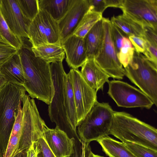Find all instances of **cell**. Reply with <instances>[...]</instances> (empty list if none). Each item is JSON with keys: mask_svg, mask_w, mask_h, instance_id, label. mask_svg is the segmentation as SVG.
<instances>
[{"mask_svg": "<svg viewBox=\"0 0 157 157\" xmlns=\"http://www.w3.org/2000/svg\"><path fill=\"white\" fill-rule=\"evenodd\" d=\"M22 45L17 53L25 75L23 86L29 97L48 105L54 95L50 64L36 57L29 39L21 38Z\"/></svg>", "mask_w": 157, "mask_h": 157, "instance_id": "obj_1", "label": "cell"}, {"mask_svg": "<svg viewBox=\"0 0 157 157\" xmlns=\"http://www.w3.org/2000/svg\"><path fill=\"white\" fill-rule=\"evenodd\" d=\"M109 135L157 151V129L126 112L114 111Z\"/></svg>", "mask_w": 157, "mask_h": 157, "instance_id": "obj_2", "label": "cell"}, {"mask_svg": "<svg viewBox=\"0 0 157 157\" xmlns=\"http://www.w3.org/2000/svg\"><path fill=\"white\" fill-rule=\"evenodd\" d=\"M22 86L6 82L0 89V157H4L22 99Z\"/></svg>", "mask_w": 157, "mask_h": 157, "instance_id": "obj_3", "label": "cell"}, {"mask_svg": "<svg viewBox=\"0 0 157 157\" xmlns=\"http://www.w3.org/2000/svg\"><path fill=\"white\" fill-rule=\"evenodd\" d=\"M114 111L108 103H95L78 125L77 132L80 140L89 144L109 135Z\"/></svg>", "mask_w": 157, "mask_h": 157, "instance_id": "obj_4", "label": "cell"}, {"mask_svg": "<svg viewBox=\"0 0 157 157\" xmlns=\"http://www.w3.org/2000/svg\"><path fill=\"white\" fill-rule=\"evenodd\" d=\"M63 61L51 63L50 68L55 90L54 95L48 105V115L52 122L66 132L69 136H75L80 142L77 133L73 130L68 118L66 110L64 92V78L66 74Z\"/></svg>", "mask_w": 157, "mask_h": 157, "instance_id": "obj_5", "label": "cell"}, {"mask_svg": "<svg viewBox=\"0 0 157 157\" xmlns=\"http://www.w3.org/2000/svg\"><path fill=\"white\" fill-rule=\"evenodd\" d=\"M124 75L157 106V66L135 51L132 61L124 68Z\"/></svg>", "mask_w": 157, "mask_h": 157, "instance_id": "obj_6", "label": "cell"}, {"mask_svg": "<svg viewBox=\"0 0 157 157\" xmlns=\"http://www.w3.org/2000/svg\"><path fill=\"white\" fill-rule=\"evenodd\" d=\"M22 129L18 148L15 154L28 149L32 143L43 135L45 124L41 118L34 99L25 94L22 99Z\"/></svg>", "mask_w": 157, "mask_h": 157, "instance_id": "obj_7", "label": "cell"}, {"mask_svg": "<svg viewBox=\"0 0 157 157\" xmlns=\"http://www.w3.org/2000/svg\"><path fill=\"white\" fill-rule=\"evenodd\" d=\"M28 36L32 47L48 44H61L57 22L44 10H39L31 21Z\"/></svg>", "mask_w": 157, "mask_h": 157, "instance_id": "obj_8", "label": "cell"}, {"mask_svg": "<svg viewBox=\"0 0 157 157\" xmlns=\"http://www.w3.org/2000/svg\"><path fill=\"white\" fill-rule=\"evenodd\" d=\"M108 83L107 94L119 107L149 109L154 105L141 90L126 82L113 80L109 81Z\"/></svg>", "mask_w": 157, "mask_h": 157, "instance_id": "obj_9", "label": "cell"}, {"mask_svg": "<svg viewBox=\"0 0 157 157\" xmlns=\"http://www.w3.org/2000/svg\"><path fill=\"white\" fill-rule=\"evenodd\" d=\"M104 39L102 50L95 60L110 77L122 79L124 76V69L119 61L112 39L111 22L109 18L103 17Z\"/></svg>", "mask_w": 157, "mask_h": 157, "instance_id": "obj_10", "label": "cell"}, {"mask_svg": "<svg viewBox=\"0 0 157 157\" xmlns=\"http://www.w3.org/2000/svg\"><path fill=\"white\" fill-rule=\"evenodd\" d=\"M67 75L72 88L78 126L97 101V91L86 83L78 69H71Z\"/></svg>", "mask_w": 157, "mask_h": 157, "instance_id": "obj_11", "label": "cell"}, {"mask_svg": "<svg viewBox=\"0 0 157 157\" xmlns=\"http://www.w3.org/2000/svg\"><path fill=\"white\" fill-rule=\"evenodd\" d=\"M121 10L143 27L157 30V0H124Z\"/></svg>", "mask_w": 157, "mask_h": 157, "instance_id": "obj_12", "label": "cell"}, {"mask_svg": "<svg viewBox=\"0 0 157 157\" xmlns=\"http://www.w3.org/2000/svg\"><path fill=\"white\" fill-rule=\"evenodd\" d=\"M0 10L12 32L19 38H28L31 21L23 15L17 0H0Z\"/></svg>", "mask_w": 157, "mask_h": 157, "instance_id": "obj_13", "label": "cell"}, {"mask_svg": "<svg viewBox=\"0 0 157 157\" xmlns=\"http://www.w3.org/2000/svg\"><path fill=\"white\" fill-rule=\"evenodd\" d=\"M89 9L88 0H71L66 13L57 22L61 42L73 34Z\"/></svg>", "mask_w": 157, "mask_h": 157, "instance_id": "obj_14", "label": "cell"}, {"mask_svg": "<svg viewBox=\"0 0 157 157\" xmlns=\"http://www.w3.org/2000/svg\"><path fill=\"white\" fill-rule=\"evenodd\" d=\"M43 135L56 157H68L72 153L75 139L73 137L70 138L66 132L58 127L51 129L45 124Z\"/></svg>", "mask_w": 157, "mask_h": 157, "instance_id": "obj_15", "label": "cell"}, {"mask_svg": "<svg viewBox=\"0 0 157 157\" xmlns=\"http://www.w3.org/2000/svg\"><path fill=\"white\" fill-rule=\"evenodd\" d=\"M61 44L66 55V61L72 68L78 69L87 59L83 38L73 34L62 41Z\"/></svg>", "mask_w": 157, "mask_h": 157, "instance_id": "obj_16", "label": "cell"}, {"mask_svg": "<svg viewBox=\"0 0 157 157\" xmlns=\"http://www.w3.org/2000/svg\"><path fill=\"white\" fill-rule=\"evenodd\" d=\"M80 73L86 83L97 92L102 90L109 76L99 66L94 58L88 59L81 67Z\"/></svg>", "mask_w": 157, "mask_h": 157, "instance_id": "obj_17", "label": "cell"}, {"mask_svg": "<svg viewBox=\"0 0 157 157\" xmlns=\"http://www.w3.org/2000/svg\"><path fill=\"white\" fill-rule=\"evenodd\" d=\"M104 36L102 18L94 25L83 38L87 59L95 58L100 53L103 47Z\"/></svg>", "mask_w": 157, "mask_h": 157, "instance_id": "obj_18", "label": "cell"}, {"mask_svg": "<svg viewBox=\"0 0 157 157\" xmlns=\"http://www.w3.org/2000/svg\"><path fill=\"white\" fill-rule=\"evenodd\" d=\"M0 71L6 82L23 86L25 75L17 53L1 67Z\"/></svg>", "mask_w": 157, "mask_h": 157, "instance_id": "obj_19", "label": "cell"}, {"mask_svg": "<svg viewBox=\"0 0 157 157\" xmlns=\"http://www.w3.org/2000/svg\"><path fill=\"white\" fill-rule=\"evenodd\" d=\"M35 56L50 63L63 61L65 57L64 49L61 44H48L32 47Z\"/></svg>", "mask_w": 157, "mask_h": 157, "instance_id": "obj_20", "label": "cell"}, {"mask_svg": "<svg viewBox=\"0 0 157 157\" xmlns=\"http://www.w3.org/2000/svg\"><path fill=\"white\" fill-rule=\"evenodd\" d=\"M102 151L109 157H136L122 142L107 136L97 141Z\"/></svg>", "mask_w": 157, "mask_h": 157, "instance_id": "obj_21", "label": "cell"}, {"mask_svg": "<svg viewBox=\"0 0 157 157\" xmlns=\"http://www.w3.org/2000/svg\"><path fill=\"white\" fill-rule=\"evenodd\" d=\"M71 0H38L39 9L48 13L58 22L67 11Z\"/></svg>", "mask_w": 157, "mask_h": 157, "instance_id": "obj_22", "label": "cell"}, {"mask_svg": "<svg viewBox=\"0 0 157 157\" xmlns=\"http://www.w3.org/2000/svg\"><path fill=\"white\" fill-rule=\"evenodd\" d=\"M110 21L128 36H135L144 38L143 26L124 14L113 16Z\"/></svg>", "mask_w": 157, "mask_h": 157, "instance_id": "obj_23", "label": "cell"}, {"mask_svg": "<svg viewBox=\"0 0 157 157\" xmlns=\"http://www.w3.org/2000/svg\"><path fill=\"white\" fill-rule=\"evenodd\" d=\"M64 92L67 116L73 130L77 133V118L75 101L71 84L66 73L64 78Z\"/></svg>", "mask_w": 157, "mask_h": 157, "instance_id": "obj_24", "label": "cell"}, {"mask_svg": "<svg viewBox=\"0 0 157 157\" xmlns=\"http://www.w3.org/2000/svg\"><path fill=\"white\" fill-rule=\"evenodd\" d=\"M22 110L20 107L16 115L15 121L4 157H13L18 148L22 135Z\"/></svg>", "mask_w": 157, "mask_h": 157, "instance_id": "obj_25", "label": "cell"}, {"mask_svg": "<svg viewBox=\"0 0 157 157\" xmlns=\"http://www.w3.org/2000/svg\"><path fill=\"white\" fill-rule=\"evenodd\" d=\"M102 17V13L89 9L78 24L73 34L83 38L94 25Z\"/></svg>", "mask_w": 157, "mask_h": 157, "instance_id": "obj_26", "label": "cell"}, {"mask_svg": "<svg viewBox=\"0 0 157 157\" xmlns=\"http://www.w3.org/2000/svg\"><path fill=\"white\" fill-rule=\"evenodd\" d=\"M0 42L10 46L18 50L22 45L21 38L15 35L10 30L0 10Z\"/></svg>", "mask_w": 157, "mask_h": 157, "instance_id": "obj_27", "label": "cell"}, {"mask_svg": "<svg viewBox=\"0 0 157 157\" xmlns=\"http://www.w3.org/2000/svg\"><path fill=\"white\" fill-rule=\"evenodd\" d=\"M135 51V49L128 38L124 37L121 48L117 54L118 59L124 68L132 60Z\"/></svg>", "mask_w": 157, "mask_h": 157, "instance_id": "obj_28", "label": "cell"}, {"mask_svg": "<svg viewBox=\"0 0 157 157\" xmlns=\"http://www.w3.org/2000/svg\"><path fill=\"white\" fill-rule=\"evenodd\" d=\"M17 1L24 16L32 21L39 10L38 0H17Z\"/></svg>", "mask_w": 157, "mask_h": 157, "instance_id": "obj_29", "label": "cell"}, {"mask_svg": "<svg viewBox=\"0 0 157 157\" xmlns=\"http://www.w3.org/2000/svg\"><path fill=\"white\" fill-rule=\"evenodd\" d=\"M124 144L136 157H157V151L149 148L133 143Z\"/></svg>", "mask_w": 157, "mask_h": 157, "instance_id": "obj_30", "label": "cell"}, {"mask_svg": "<svg viewBox=\"0 0 157 157\" xmlns=\"http://www.w3.org/2000/svg\"><path fill=\"white\" fill-rule=\"evenodd\" d=\"M18 51L14 48L0 42V68Z\"/></svg>", "mask_w": 157, "mask_h": 157, "instance_id": "obj_31", "label": "cell"}, {"mask_svg": "<svg viewBox=\"0 0 157 157\" xmlns=\"http://www.w3.org/2000/svg\"><path fill=\"white\" fill-rule=\"evenodd\" d=\"M36 141L39 148L38 157H56L48 146L43 135Z\"/></svg>", "mask_w": 157, "mask_h": 157, "instance_id": "obj_32", "label": "cell"}, {"mask_svg": "<svg viewBox=\"0 0 157 157\" xmlns=\"http://www.w3.org/2000/svg\"><path fill=\"white\" fill-rule=\"evenodd\" d=\"M111 30L112 39L117 53L121 48L123 39L124 36L122 31L111 22Z\"/></svg>", "mask_w": 157, "mask_h": 157, "instance_id": "obj_33", "label": "cell"}, {"mask_svg": "<svg viewBox=\"0 0 157 157\" xmlns=\"http://www.w3.org/2000/svg\"><path fill=\"white\" fill-rule=\"evenodd\" d=\"M89 144L75 139L72 153L68 157H84L86 154Z\"/></svg>", "mask_w": 157, "mask_h": 157, "instance_id": "obj_34", "label": "cell"}, {"mask_svg": "<svg viewBox=\"0 0 157 157\" xmlns=\"http://www.w3.org/2000/svg\"><path fill=\"white\" fill-rule=\"evenodd\" d=\"M128 37L135 51L138 53H143L146 49V40L144 38L138 36H131Z\"/></svg>", "mask_w": 157, "mask_h": 157, "instance_id": "obj_35", "label": "cell"}, {"mask_svg": "<svg viewBox=\"0 0 157 157\" xmlns=\"http://www.w3.org/2000/svg\"><path fill=\"white\" fill-rule=\"evenodd\" d=\"M144 55L149 61L157 66V46L146 41Z\"/></svg>", "mask_w": 157, "mask_h": 157, "instance_id": "obj_36", "label": "cell"}, {"mask_svg": "<svg viewBox=\"0 0 157 157\" xmlns=\"http://www.w3.org/2000/svg\"><path fill=\"white\" fill-rule=\"evenodd\" d=\"M144 39L147 42L157 46V30L148 26H144Z\"/></svg>", "mask_w": 157, "mask_h": 157, "instance_id": "obj_37", "label": "cell"}, {"mask_svg": "<svg viewBox=\"0 0 157 157\" xmlns=\"http://www.w3.org/2000/svg\"><path fill=\"white\" fill-rule=\"evenodd\" d=\"M88 2L90 10L102 13L106 9L105 0H88Z\"/></svg>", "mask_w": 157, "mask_h": 157, "instance_id": "obj_38", "label": "cell"}, {"mask_svg": "<svg viewBox=\"0 0 157 157\" xmlns=\"http://www.w3.org/2000/svg\"><path fill=\"white\" fill-rule=\"evenodd\" d=\"M39 148L36 141L33 142L30 147L27 149V157H38Z\"/></svg>", "mask_w": 157, "mask_h": 157, "instance_id": "obj_39", "label": "cell"}, {"mask_svg": "<svg viewBox=\"0 0 157 157\" xmlns=\"http://www.w3.org/2000/svg\"><path fill=\"white\" fill-rule=\"evenodd\" d=\"M124 0H105L106 7H113L121 9Z\"/></svg>", "mask_w": 157, "mask_h": 157, "instance_id": "obj_40", "label": "cell"}, {"mask_svg": "<svg viewBox=\"0 0 157 157\" xmlns=\"http://www.w3.org/2000/svg\"><path fill=\"white\" fill-rule=\"evenodd\" d=\"M27 149L19 152L13 157H27Z\"/></svg>", "mask_w": 157, "mask_h": 157, "instance_id": "obj_41", "label": "cell"}, {"mask_svg": "<svg viewBox=\"0 0 157 157\" xmlns=\"http://www.w3.org/2000/svg\"><path fill=\"white\" fill-rule=\"evenodd\" d=\"M86 157H104L97 155H95L91 151L90 146L88 149L87 154Z\"/></svg>", "mask_w": 157, "mask_h": 157, "instance_id": "obj_42", "label": "cell"}, {"mask_svg": "<svg viewBox=\"0 0 157 157\" xmlns=\"http://www.w3.org/2000/svg\"><path fill=\"white\" fill-rule=\"evenodd\" d=\"M5 79L0 71V88L6 82Z\"/></svg>", "mask_w": 157, "mask_h": 157, "instance_id": "obj_43", "label": "cell"}, {"mask_svg": "<svg viewBox=\"0 0 157 157\" xmlns=\"http://www.w3.org/2000/svg\"><path fill=\"white\" fill-rule=\"evenodd\" d=\"M1 88H0V89L1 88Z\"/></svg>", "mask_w": 157, "mask_h": 157, "instance_id": "obj_44", "label": "cell"}]
</instances>
